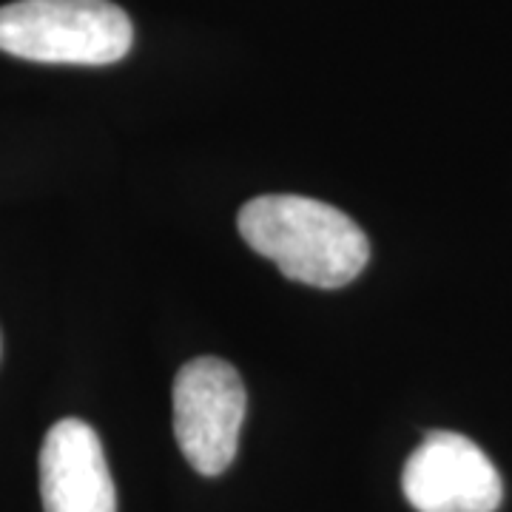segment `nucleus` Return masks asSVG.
I'll return each instance as SVG.
<instances>
[{"label": "nucleus", "mask_w": 512, "mask_h": 512, "mask_svg": "<svg viewBox=\"0 0 512 512\" xmlns=\"http://www.w3.org/2000/svg\"><path fill=\"white\" fill-rule=\"evenodd\" d=\"M43 512H117L103 444L80 419H63L40 447Z\"/></svg>", "instance_id": "39448f33"}, {"label": "nucleus", "mask_w": 512, "mask_h": 512, "mask_svg": "<svg viewBox=\"0 0 512 512\" xmlns=\"http://www.w3.org/2000/svg\"><path fill=\"white\" fill-rule=\"evenodd\" d=\"M404 498L419 512H495L504 484L495 464L467 436L436 430L407 458Z\"/></svg>", "instance_id": "20e7f679"}, {"label": "nucleus", "mask_w": 512, "mask_h": 512, "mask_svg": "<svg viewBox=\"0 0 512 512\" xmlns=\"http://www.w3.org/2000/svg\"><path fill=\"white\" fill-rule=\"evenodd\" d=\"M131 43L134 26L111 0H15L0 9V52L20 60L109 66Z\"/></svg>", "instance_id": "f03ea898"}, {"label": "nucleus", "mask_w": 512, "mask_h": 512, "mask_svg": "<svg viewBox=\"0 0 512 512\" xmlns=\"http://www.w3.org/2000/svg\"><path fill=\"white\" fill-rule=\"evenodd\" d=\"M248 396L239 370L217 356H200L174 379V436L200 476H220L237 456Z\"/></svg>", "instance_id": "7ed1b4c3"}, {"label": "nucleus", "mask_w": 512, "mask_h": 512, "mask_svg": "<svg viewBox=\"0 0 512 512\" xmlns=\"http://www.w3.org/2000/svg\"><path fill=\"white\" fill-rule=\"evenodd\" d=\"M239 234L288 279L322 291L350 285L370 259L365 231L348 214L296 194H265L245 202Z\"/></svg>", "instance_id": "f257e3e1"}]
</instances>
